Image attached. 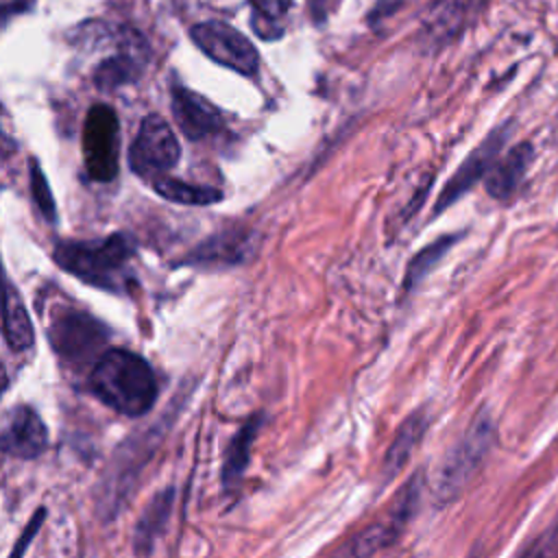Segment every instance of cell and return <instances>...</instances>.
Wrapping results in <instances>:
<instances>
[{
    "instance_id": "1",
    "label": "cell",
    "mask_w": 558,
    "mask_h": 558,
    "mask_svg": "<svg viewBox=\"0 0 558 558\" xmlns=\"http://www.w3.org/2000/svg\"><path fill=\"white\" fill-rule=\"evenodd\" d=\"M92 392L126 416L146 414L157 397V381L144 357L126 349H109L94 362Z\"/></svg>"
},
{
    "instance_id": "2",
    "label": "cell",
    "mask_w": 558,
    "mask_h": 558,
    "mask_svg": "<svg viewBox=\"0 0 558 558\" xmlns=\"http://www.w3.org/2000/svg\"><path fill=\"white\" fill-rule=\"evenodd\" d=\"M135 253V242L126 233H113L107 240L59 242L54 262L81 281L100 290H120L124 270Z\"/></svg>"
},
{
    "instance_id": "3",
    "label": "cell",
    "mask_w": 558,
    "mask_h": 558,
    "mask_svg": "<svg viewBox=\"0 0 558 558\" xmlns=\"http://www.w3.org/2000/svg\"><path fill=\"white\" fill-rule=\"evenodd\" d=\"M497 440V425L490 414L480 412L471 425L464 429L460 440L449 449L436 482H434V504L447 506L458 499L466 486L475 480L484 466L493 445Z\"/></svg>"
},
{
    "instance_id": "4",
    "label": "cell",
    "mask_w": 558,
    "mask_h": 558,
    "mask_svg": "<svg viewBox=\"0 0 558 558\" xmlns=\"http://www.w3.org/2000/svg\"><path fill=\"white\" fill-rule=\"evenodd\" d=\"M423 495V473H414L392 497L388 508L371 521L366 527H362L357 534H353L347 543H342L331 558H373L388 545H392L412 517L418 510V501Z\"/></svg>"
},
{
    "instance_id": "5",
    "label": "cell",
    "mask_w": 558,
    "mask_h": 558,
    "mask_svg": "<svg viewBox=\"0 0 558 558\" xmlns=\"http://www.w3.org/2000/svg\"><path fill=\"white\" fill-rule=\"evenodd\" d=\"M120 124L113 107L92 105L83 124V161L89 179L111 181L118 172Z\"/></svg>"
},
{
    "instance_id": "6",
    "label": "cell",
    "mask_w": 558,
    "mask_h": 558,
    "mask_svg": "<svg viewBox=\"0 0 558 558\" xmlns=\"http://www.w3.org/2000/svg\"><path fill=\"white\" fill-rule=\"evenodd\" d=\"M190 37L218 65H225L244 76L257 74L259 54L255 46L233 26L216 20L198 22L190 28Z\"/></svg>"
},
{
    "instance_id": "7",
    "label": "cell",
    "mask_w": 558,
    "mask_h": 558,
    "mask_svg": "<svg viewBox=\"0 0 558 558\" xmlns=\"http://www.w3.org/2000/svg\"><path fill=\"white\" fill-rule=\"evenodd\" d=\"M179 155L181 148L170 124L161 116L150 113L142 120L140 133L129 148V166L135 174L155 181L177 166Z\"/></svg>"
},
{
    "instance_id": "8",
    "label": "cell",
    "mask_w": 558,
    "mask_h": 558,
    "mask_svg": "<svg viewBox=\"0 0 558 558\" xmlns=\"http://www.w3.org/2000/svg\"><path fill=\"white\" fill-rule=\"evenodd\" d=\"M50 344L52 349L70 364H85L98 353L107 342V329L85 312L65 310L52 318L50 325Z\"/></svg>"
},
{
    "instance_id": "9",
    "label": "cell",
    "mask_w": 558,
    "mask_h": 558,
    "mask_svg": "<svg viewBox=\"0 0 558 558\" xmlns=\"http://www.w3.org/2000/svg\"><path fill=\"white\" fill-rule=\"evenodd\" d=\"M148 44L142 33L131 26H116L113 52L100 59L92 72L98 89L111 92L137 81L148 63Z\"/></svg>"
},
{
    "instance_id": "10",
    "label": "cell",
    "mask_w": 558,
    "mask_h": 558,
    "mask_svg": "<svg viewBox=\"0 0 558 558\" xmlns=\"http://www.w3.org/2000/svg\"><path fill=\"white\" fill-rule=\"evenodd\" d=\"M506 137H508L506 126L495 129V131L460 163V168L456 170V174L447 181L445 190L440 192L438 203H436V211H440L442 207H449L453 201H458L460 194H464L466 190H471V187L480 181V177L488 174V170L493 168V163H495L497 157H499L501 146L506 144Z\"/></svg>"
},
{
    "instance_id": "11",
    "label": "cell",
    "mask_w": 558,
    "mask_h": 558,
    "mask_svg": "<svg viewBox=\"0 0 558 558\" xmlns=\"http://www.w3.org/2000/svg\"><path fill=\"white\" fill-rule=\"evenodd\" d=\"M48 445V432L39 414L20 405L13 408L0 425V449L17 458H37Z\"/></svg>"
},
{
    "instance_id": "12",
    "label": "cell",
    "mask_w": 558,
    "mask_h": 558,
    "mask_svg": "<svg viewBox=\"0 0 558 558\" xmlns=\"http://www.w3.org/2000/svg\"><path fill=\"white\" fill-rule=\"evenodd\" d=\"M172 113L177 126L190 140H203L222 129L220 109L183 85H172Z\"/></svg>"
},
{
    "instance_id": "13",
    "label": "cell",
    "mask_w": 558,
    "mask_h": 558,
    "mask_svg": "<svg viewBox=\"0 0 558 558\" xmlns=\"http://www.w3.org/2000/svg\"><path fill=\"white\" fill-rule=\"evenodd\" d=\"M484 0H436L423 22V35L432 44L449 41L477 15Z\"/></svg>"
},
{
    "instance_id": "14",
    "label": "cell",
    "mask_w": 558,
    "mask_h": 558,
    "mask_svg": "<svg viewBox=\"0 0 558 558\" xmlns=\"http://www.w3.org/2000/svg\"><path fill=\"white\" fill-rule=\"evenodd\" d=\"M532 157H534V148L527 142L510 148L504 157H497V161L486 174L488 194L497 201H508L517 192L519 183L523 181Z\"/></svg>"
},
{
    "instance_id": "15",
    "label": "cell",
    "mask_w": 558,
    "mask_h": 558,
    "mask_svg": "<svg viewBox=\"0 0 558 558\" xmlns=\"http://www.w3.org/2000/svg\"><path fill=\"white\" fill-rule=\"evenodd\" d=\"M0 310H2V329L9 347L13 351H24L33 344V325L28 318V312L24 307V301L20 292L4 281L2 294H0Z\"/></svg>"
},
{
    "instance_id": "16",
    "label": "cell",
    "mask_w": 558,
    "mask_h": 558,
    "mask_svg": "<svg viewBox=\"0 0 558 558\" xmlns=\"http://www.w3.org/2000/svg\"><path fill=\"white\" fill-rule=\"evenodd\" d=\"M427 425H429V418L423 412H416L403 421V425L397 429V434L384 456V473L388 477L397 475L405 466V462L418 447Z\"/></svg>"
},
{
    "instance_id": "17",
    "label": "cell",
    "mask_w": 558,
    "mask_h": 558,
    "mask_svg": "<svg viewBox=\"0 0 558 558\" xmlns=\"http://www.w3.org/2000/svg\"><path fill=\"white\" fill-rule=\"evenodd\" d=\"M248 240H251V233H244V231L218 233V235L205 240L198 248H194L187 262H194V264H233V262H242V257L251 248Z\"/></svg>"
},
{
    "instance_id": "18",
    "label": "cell",
    "mask_w": 558,
    "mask_h": 558,
    "mask_svg": "<svg viewBox=\"0 0 558 558\" xmlns=\"http://www.w3.org/2000/svg\"><path fill=\"white\" fill-rule=\"evenodd\" d=\"M153 187L163 198L174 201V203H183V205H211V203H218L222 198V192L218 187L192 185V183L170 179V177L155 179Z\"/></svg>"
},
{
    "instance_id": "19",
    "label": "cell",
    "mask_w": 558,
    "mask_h": 558,
    "mask_svg": "<svg viewBox=\"0 0 558 558\" xmlns=\"http://www.w3.org/2000/svg\"><path fill=\"white\" fill-rule=\"evenodd\" d=\"M255 429H257V421H251L246 423L238 434L235 438L231 440L229 449H227V456H225V466H222V482L227 488H233L238 486L244 469H246V462H248V451H251V442L255 438Z\"/></svg>"
},
{
    "instance_id": "20",
    "label": "cell",
    "mask_w": 558,
    "mask_h": 558,
    "mask_svg": "<svg viewBox=\"0 0 558 558\" xmlns=\"http://www.w3.org/2000/svg\"><path fill=\"white\" fill-rule=\"evenodd\" d=\"M170 501H172V490H166V493L157 495V497L148 504L144 517H142L140 523H137V534H135V545H137V549L150 545V541L155 538V534L163 527L166 517H168V512H170Z\"/></svg>"
},
{
    "instance_id": "21",
    "label": "cell",
    "mask_w": 558,
    "mask_h": 558,
    "mask_svg": "<svg viewBox=\"0 0 558 558\" xmlns=\"http://www.w3.org/2000/svg\"><path fill=\"white\" fill-rule=\"evenodd\" d=\"M458 240V235H445V238H438L436 242H432L429 246L421 248L414 259L408 264V272H405V288H412L416 286L434 264H438V259L451 248V244Z\"/></svg>"
},
{
    "instance_id": "22",
    "label": "cell",
    "mask_w": 558,
    "mask_h": 558,
    "mask_svg": "<svg viewBox=\"0 0 558 558\" xmlns=\"http://www.w3.org/2000/svg\"><path fill=\"white\" fill-rule=\"evenodd\" d=\"M28 174H31V192H33V198L39 207V211L44 214V218L48 222H54L57 220V207H54V198H52V192L48 187V181L39 168V163L35 159H31V166H28Z\"/></svg>"
},
{
    "instance_id": "23",
    "label": "cell",
    "mask_w": 558,
    "mask_h": 558,
    "mask_svg": "<svg viewBox=\"0 0 558 558\" xmlns=\"http://www.w3.org/2000/svg\"><path fill=\"white\" fill-rule=\"evenodd\" d=\"M290 4H292V0H251L255 31L262 35L264 26L277 24L288 13Z\"/></svg>"
},
{
    "instance_id": "24",
    "label": "cell",
    "mask_w": 558,
    "mask_h": 558,
    "mask_svg": "<svg viewBox=\"0 0 558 558\" xmlns=\"http://www.w3.org/2000/svg\"><path fill=\"white\" fill-rule=\"evenodd\" d=\"M519 558H558V527L534 538Z\"/></svg>"
},
{
    "instance_id": "25",
    "label": "cell",
    "mask_w": 558,
    "mask_h": 558,
    "mask_svg": "<svg viewBox=\"0 0 558 558\" xmlns=\"http://www.w3.org/2000/svg\"><path fill=\"white\" fill-rule=\"evenodd\" d=\"M44 514H46V510H37V514H33V519L28 521L26 530L22 532V536H20V541L15 543V547H13V551H11V556H9V558H22V556H24L26 547L31 545L33 534L39 530V525H41V521H44Z\"/></svg>"
},
{
    "instance_id": "26",
    "label": "cell",
    "mask_w": 558,
    "mask_h": 558,
    "mask_svg": "<svg viewBox=\"0 0 558 558\" xmlns=\"http://www.w3.org/2000/svg\"><path fill=\"white\" fill-rule=\"evenodd\" d=\"M35 4V0H9L0 4V31L20 13L31 11V7Z\"/></svg>"
},
{
    "instance_id": "27",
    "label": "cell",
    "mask_w": 558,
    "mask_h": 558,
    "mask_svg": "<svg viewBox=\"0 0 558 558\" xmlns=\"http://www.w3.org/2000/svg\"><path fill=\"white\" fill-rule=\"evenodd\" d=\"M7 384H9V377H7V368H4V364L0 362V395L7 390Z\"/></svg>"
},
{
    "instance_id": "28",
    "label": "cell",
    "mask_w": 558,
    "mask_h": 558,
    "mask_svg": "<svg viewBox=\"0 0 558 558\" xmlns=\"http://www.w3.org/2000/svg\"><path fill=\"white\" fill-rule=\"evenodd\" d=\"M469 558H482V556H477V554H473V556H469Z\"/></svg>"
}]
</instances>
